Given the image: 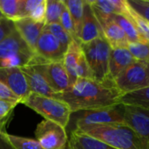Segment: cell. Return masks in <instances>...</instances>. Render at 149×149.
<instances>
[{
  "label": "cell",
  "instance_id": "cell-36",
  "mask_svg": "<svg viewBox=\"0 0 149 149\" xmlns=\"http://www.w3.org/2000/svg\"><path fill=\"white\" fill-rule=\"evenodd\" d=\"M5 17H4V16L3 15V13L1 12V10H0V20H2V19H4Z\"/></svg>",
  "mask_w": 149,
  "mask_h": 149
},
{
  "label": "cell",
  "instance_id": "cell-6",
  "mask_svg": "<svg viewBox=\"0 0 149 149\" xmlns=\"http://www.w3.org/2000/svg\"><path fill=\"white\" fill-rule=\"evenodd\" d=\"M114 84L123 95L148 87V64L135 60L114 79Z\"/></svg>",
  "mask_w": 149,
  "mask_h": 149
},
{
  "label": "cell",
  "instance_id": "cell-17",
  "mask_svg": "<svg viewBox=\"0 0 149 149\" xmlns=\"http://www.w3.org/2000/svg\"><path fill=\"white\" fill-rule=\"evenodd\" d=\"M82 54L83 51L80 43L72 40L69 45L63 58V64L69 78L70 86H72L78 79L77 68Z\"/></svg>",
  "mask_w": 149,
  "mask_h": 149
},
{
  "label": "cell",
  "instance_id": "cell-22",
  "mask_svg": "<svg viewBox=\"0 0 149 149\" xmlns=\"http://www.w3.org/2000/svg\"><path fill=\"white\" fill-rule=\"evenodd\" d=\"M111 17L112 19L123 30L129 43H137V42L145 41L141 38V36L140 35V33L138 32V31L136 30L134 24L129 18H127L123 15H115V14L112 15Z\"/></svg>",
  "mask_w": 149,
  "mask_h": 149
},
{
  "label": "cell",
  "instance_id": "cell-14",
  "mask_svg": "<svg viewBox=\"0 0 149 149\" xmlns=\"http://www.w3.org/2000/svg\"><path fill=\"white\" fill-rule=\"evenodd\" d=\"M19 68L26 79L31 93L54 98L56 93H54L47 85L43 75L31 61L28 65L21 66Z\"/></svg>",
  "mask_w": 149,
  "mask_h": 149
},
{
  "label": "cell",
  "instance_id": "cell-2",
  "mask_svg": "<svg viewBox=\"0 0 149 149\" xmlns=\"http://www.w3.org/2000/svg\"><path fill=\"white\" fill-rule=\"evenodd\" d=\"M116 149H142L135 133L127 125H90L75 128Z\"/></svg>",
  "mask_w": 149,
  "mask_h": 149
},
{
  "label": "cell",
  "instance_id": "cell-18",
  "mask_svg": "<svg viewBox=\"0 0 149 149\" xmlns=\"http://www.w3.org/2000/svg\"><path fill=\"white\" fill-rule=\"evenodd\" d=\"M103 36L111 49L127 48L129 42L123 30L111 18L101 26Z\"/></svg>",
  "mask_w": 149,
  "mask_h": 149
},
{
  "label": "cell",
  "instance_id": "cell-4",
  "mask_svg": "<svg viewBox=\"0 0 149 149\" xmlns=\"http://www.w3.org/2000/svg\"><path fill=\"white\" fill-rule=\"evenodd\" d=\"M23 104L40 114L45 120L58 123L64 128L68 126L72 114L70 107L65 102L37 93H31Z\"/></svg>",
  "mask_w": 149,
  "mask_h": 149
},
{
  "label": "cell",
  "instance_id": "cell-15",
  "mask_svg": "<svg viewBox=\"0 0 149 149\" xmlns=\"http://www.w3.org/2000/svg\"><path fill=\"white\" fill-rule=\"evenodd\" d=\"M13 23L15 29L17 31L21 38L35 52L37 42L45 26V24L35 22L29 17L18 19Z\"/></svg>",
  "mask_w": 149,
  "mask_h": 149
},
{
  "label": "cell",
  "instance_id": "cell-1",
  "mask_svg": "<svg viewBox=\"0 0 149 149\" xmlns=\"http://www.w3.org/2000/svg\"><path fill=\"white\" fill-rule=\"evenodd\" d=\"M123 94L115 85L100 83L91 79L79 78L66 91L55 93L54 98L65 102L75 113L120 104Z\"/></svg>",
  "mask_w": 149,
  "mask_h": 149
},
{
  "label": "cell",
  "instance_id": "cell-10",
  "mask_svg": "<svg viewBox=\"0 0 149 149\" xmlns=\"http://www.w3.org/2000/svg\"><path fill=\"white\" fill-rule=\"evenodd\" d=\"M124 120L137 135L142 149H149V110L124 105Z\"/></svg>",
  "mask_w": 149,
  "mask_h": 149
},
{
  "label": "cell",
  "instance_id": "cell-32",
  "mask_svg": "<svg viewBox=\"0 0 149 149\" xmlns=\"http://www.w3.org/2000/svg\"><path fill=\"white\" fill-rule=\"evenodd\" d=\"M17 103L0 100V123L6 122L12 110L17 107Z\"/></svg>",
  "mask_w": 149,
  "mask_h": 149
},
{
  "label": "cell",
  "instance_id": "cell-28",
  "mask_svg": "<svg viewBox=\"0 0 149 149\" xmlns=\"http://www.w3.org/2000/svg\"><path fill=\"white\" fill-rule=\"evenodd\" d=\"M7 136L14 149H44L37 140L11 135L9 134Z\"/></svg>",
  "mask_w": 149,
  "mask_h": 149
},
{
  "label": "cell",
  "instance_id": "cell-16",
  "mask_svg": "<svg viewBox=\"0 0 149 149\" xmlns=\"http://www.w3.org/2000/svg\"><path fill=\"white\" fill-rule=\"evenodd\" d=\"M135 58L127 48L111 49L109 56V76L114 79L129 65L135 62Z\"/></svg>",
  "mask_w": 149,
  "mask_h": 149
},
{
  "label": "cell",
  "instance_id": "cell-35",
  "mask_svg": "<svg viewBox=\"0 0 149 149\" xmlns=\"http://www.w3.org/2000/svg\"><path fill=\"white\" fill-rule=\"evenodd\" d=\"M5 123L6 122L0 123V149H14L8 139V134L4 130Z\"/></svg>",
  "mask_w": 149,
  "mask_h": 149
},
{
  "label": "cell",
  "instance_id": "cell-3",
  "mask_svg": "<svg viewBox=\"0 0 149 149\" xmlns=\"http://www.w3.org/2000/svg\"><path fill=\"white\" fill-rule=\"evenodd\" d=\"M86 62L94 80L108 85H115L109 76V56L111 47L104 37L86 44H80Z\"/></svg>",
  "mask_w": 149,
  "mask_h": 149
},
{
  "label": "cell",
  "instance_id": "cell-12",
  "mask_svg": "<svg viewBox=\"0 0 149 149\" xmlns=\"http://www.w3.org/2000/svg\"><path fill=\"white\" fill-rule=\"evenodd\" d=\"M35 53L47 61H63L65 51L45 26L37 42Z\"/></svg>",
  "mask_w": 149,
  "mask_h": 149
},
{
  "label": "cell",
  "instance_id": "cell-31",
  "mask_svg": "<svg viewBox=\"0 0 149 149\" xmlns=\"http://www.w3.org/2000/svg\"><path fill=\"white\" fill-rule=\"evenodd\" d=\"M45 10H46V0H41L39 4L34 9L29 18L38 23L45 24Z\"/></svg>",
  "mask_w": 149,
  "mask_h": 149
},
{
  "label": "cell",
  "instance_id": "cell-8",
  "mask_svg": "<svg viewBox=\"0 0 149 149\" xmlns=\"http://www.w3.org/2000/svg\"><path fill=\"white\" fill-rule=\"evenodd\" d=\"M31 62L54 93H60L70 87L69 78L63 61H47L36 54Z\"/></svg>",
  "mask_w": 149,
  "mask_h": 149
},
{
  "label": "cell",
  "instance_id": "cell-21",
  "mask_svg": "<svg viewBox=\"0 0 149 149\" xmlns=\"http://www.w3.org/2000/svg\"><path fill=\"white\" fill-rule=\"evenodd\" d=\"M63 2L71 15L75 28L76 37L79 41V34L83 19L85 0H63Z\"/></svg>",
  "mask_w": 149,
  "mask_h": 149
},
{
  "label": "cell",
  "instance_id": "cell-5",
  "mask_svg": "<svg viewBox=\"0 0 149 149\" xmlns=\"http://www.w3.org/2000/svg\"><path fill=\"white\" fill-rule=\"evenodd\" d=\"M35 56L16 29L0 42V69L26 65Z\"/></svg>",
  "mask_w": 149,
  "mask_h": 149
},
{
  "label": "cell",
  "instance_id": "cell-20",
  "mask_svg": "<svg viewBox=\"0 0 149 149\" xmlns=\"http://www.w3.org/2000/svg\"><path fill=\"white\" fill-rule=\"evenodd\" d=\"M120 102L123 105L138 107L149 110V86L121 96Z\"/></svg>",
  "mask_w": 149,
  "mask_h": 149
},
{
  "label": "cell",
  "instance_id": "cell-29",
  "mask_svg": "<svg viewBox=\"0 0 149 149\" xmlns=\"http://www.w3.org/2000/svg\"><path fill=\"white\" fill-rule=\"evenodd\" d=\"M60 25L69 33V35L72 38L73 40L78 41L77 37H76V32H75V28H74V24L72 22V19L71 17V15L67 10V8L65 5V8L62 11L61 17H60V21H59Z\"/></svg>",
  "mask_w": 149,
  "mask_h": 149
},
{
  "label": "cell",
  "instance_id": "cell-34",
  "mask_svg": "<svg viewBox=\"0 0 149 149\" xmlns=\"http://www.w3.org/2000/svg\"><path fill=\"white\" fill-rule=\"evenodd\" d=\"M15 30L14 23L9 19L0 20V42L8 37Z\"/></svg>",
  "mask_w": 149,
  "mask_h": 149
},
{
  "label": "cell",
  "instance_id": "cell-37",
  "mask_svg": "<svg viewBox=\"0 0 149 149\" xmlns=\"http://www.w3.org/2000/svg\"><path fill=\"white\" fill-rule=\"evenodd\" d=\"M66 149H69V148H68V147H67V148H66Z\"/></svg>",
  "mask_w": 149,
  "mask_h": 149
},
{
  "label": "cell",
  "instance_id": "cell-30",
  "mask_svg": "<svg viewBox=\"0 0 149 149\" xmlns=\"http://www.w3.org/2000/svg\"><path fill=\"white\" fill-rule=\"evenodd\" d=\"M130 6L149 22V0H127Z\"/></svg>",
  "mask_w": 149,
  "mask_h": 149
},
{
  "label": "cell",
  "instance_id": "cell-38",
  "mask_svg": "<svg viewBox=\"0 0 149 149\" xmlns=\"http://www.w3.org/2000/svg\"><path fill=\"white\" fill-rule=\"evenodd\" d=\"M148 71H149V65H148Z\"/></svg>",
  "mask_w": 149,
  "mask_h": 149
},
{
  "label": "cell",
  "instance_id": "cell-33",
  "mask_svg": "<svg viewBox=\"0 0 149 149\" xmlns=\"http://www.w3.org/2000/svg\"><path fill=\"white\" fill-rule=\"evenodd\" d=\"M0 100L10 101L17 104L21 103L20 100L1 81H0Z\"/></svg>",
  "mask_w": 149,
  "mask_h": 149
},
{
  "label": "cell",
  "instance_id": "cell-13",
  "mask_svg": "<svg viewBox=\"0 0 149 149\" xmlns=\"http://www.w3.org/2000/svg\"><path fill=\"white\" fill-rule=\"evenodd\" d=\"M101 37H104L103 31L93 11L90 2L89 0H85L83 19L79 34V42L80 44H86Z\"/></svg>",
  "mask_w": 149,
  "mask_h": 149
},
{
  "label": "cell",
  "instance_id": "cell-7",
  "mask_svg": "<svg viewBox=\"0 0 149 149\" xmlns=\"http://www.w3.org/2000/svg\"><path fill=\"white\" fill-rule=\"evenodd\" d=\"M75 128L90 125H126L124 120V105L118 104L113 107L78 112Z\"/></svg>",
  "mask_w": 149,
  "mask_h": 149
},
{
  "label": "cell",
  "instance_id": "cell-11",
  "mask_svg": "<svg viewBox=\"0 0 149 149\" xmlns=\"http://www.w3.org/2000/svg\"><path fill=\"white\" fill-rule=\"evenodd\" d=\"M0 81L20 100L21 103L31 94L26 79L19 67L0 69Z\"/></svg>",
  "mask_w": 149,
  "mask_h": 149
},
{
  "label": "cell",
  "instance_id": "cell-26",
  "mask_svg": "<svg viewBox=\"0 0 149 149\" xmlns=\"http://www.w3.org/2000/svg\"><path fill=\"white\" fill-rule=\"evenodd\" d=\"M0 10L6 19L12 22L20 19L19 0H0Z\"/></svg>",
  "mask_w": 149,
  "mask_h": 149
},
{
  "label": "cell",
  "instance_id": "cell-19",
  "mask_svg": "<svg viewBox=\"0 0 149 149\" xmlns=\"http://www.w3.org/2000/svg\"><path fill=\"white\" fill-rule=\"evenodd\" d=\"M69 149H116L78 130H72L68 138Z\"/></svg>",
  "mask_w": 149,
  "mask_h": 149
},
{
  "label": "cell",
  "instance_id": "cell-24",
  "mask_svg": "<svg viewBox=\"0 0 149 149\" xmlns=\"http://www.w3.org/2000/svg\"><path fill=\"white\" fill-rule=\"evenodd\" d=\"M128 2V1H127ZM127 18H129L134 24V27L141 36V38L145 41H149V22L141 17L139 13H137L129 4L128 12L124 15Z\"/></svg>",
  "mask_w": 149,
  "mask_h": 149
},
{
  "label": "cell",
  "instance_id": "cell-27",
  "mask_svg": "<svg viewBox=\"0 0 149 149\" xmlns=\"http://www.w3.org/2000/svg\"><path fill=\"white\" fill-rule=\"evenodd\" d=\"M45 28L58 39L64 50L66 52L69 45L73 40L72 38L69 35V33L60 25V24H45Z\"/></svg>",
  "mask_w": 149,
  "mask_h": 149
},
{
  "label": "cell",
  "instance_id": "cell-9",
  "mask_svg": "<svg viewBox=\"0 0 149 149\" xmlns=\"http://www.w3.org/2000/svg\"><path fill=\"white\" fill-rule=\"evenodd\" d=\"M35 136L44 149H66L68 147L65 128L51 120L41 121L37 126Z\"/></svg>",
  "mask_w": 149,
  "mask_h": 149
},
{
  "label": "cell",
  "instance_id": "cell-23",
  "mask_svg": "<svg viewBox=\"0 0 149 149\" xmlns=\"http://www.w3.org/2000/svg\"><path fill=\"white\" fill-rule=\"evenodd\" d=\"M64 8L65 3L63 0H46L45 24H59Z\"/></svg>",
  "mask_w": 149,
  "mask_h": 149
},
{
  "label": "cell",
  "instance_id": "cell-25",
  "mask_svg": "<svg viewBox=\"0 0 149 149\" xmlns=\"http://www.w3.org/2000/svg\"><path fill=\"white\" fill-rule=\"evenodd\" d=\"M127 49L136 60L149 65V41L129 43Z\"/></svg>",
  "mask_w": 149,
  "mask_h": 149
}]
</instances>
